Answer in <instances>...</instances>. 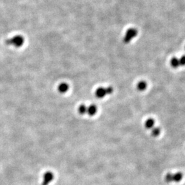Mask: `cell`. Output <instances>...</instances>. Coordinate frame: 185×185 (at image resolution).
I'll use <instances>...</instances> for the list:
<instances>
[{
  "instance_id": "ba28073f",
  "label": "cell",
  "mask_w": 185,
  "mask_h": 185,
  "mask_svg": "<svg viewBox=\"0 0 185 185\" xmlns=\"http://www.w3.org/2000/svg\"><path fill=\"white\" fill-rule=\"evenodd\" d=\"M183 178V175L180 172H177L173 174V182H179L182 180Z\"/></svg>"
},
{
  "instance_id": "9c48e42d",
  "label": "cell",
  "mask_w": 185,
  "mask_h": 185,
  "mask_svg": "<svg viewBox=\"0 0 185 185\" xmlns=\"http://www.w3.org/2000/svg\"><path fill=\"white\" fill-rule=\"evenodd\" d=\"M170 64L171 67L173 68H175V69H176V68L179 67L180 66V64L179 59L177 58L176 57H174L171 58V60L170 61Z\"/></svg>"
},
{
  "instance_id": "4fadbf2b",
  "label": "cell",
  "mask_w": 185,
  "mask_h": 185,
  "mask_svg": "<svg viewBox=\"0 0 185 185\" xmlns=\"http://www.w3.org/2000/svg\"><path fill=\"white\" fill-rule=\"evenodd\" d=\"M165 181L168 183L172 182H173V174L171 173H168L165 176Z\"/></svg>"
},
{
  "instance_id": "7c38bea8",
  "label": "cell",
  "mask_w": 185,
  "mask_h": 185,
  "mask_svg": "<svg viewBox=\"0 0 185 185\" xmlns=\"http://www.w3.org/2000/svg\"><path fill=\"white\" fill-rule=\"evenodd\" d=\"M87 112V107L85 105H80L78 108V113L80 115H84Z\"/></svg>"
},
{
  "instance_id": "3957f363",
  "label": "cell",
  "mask_w": 185,
  "mask_h": 185,
  "mask_svg": "<svg viewBox=\"0 0 185 185\" xmlns=\"http://www.w3.org/2000/svg\"><path fill=\"white\" fill-rule=\"evenodd\" d=\"M137 33H138V32L135 28H130L127 30L126 33H125L124 38H123V42L125 43H129L135 37H136Z\"/></svg>"
},
{
  "instance_id": "277c9868",
  "label": "cell",
  "mask_w": 185,
  "mask_h": 185,
  "mask_svg": "<svg viewBox=\"0 0 185 185\" xmlns=\"http://www.w3.org/2000/svg\"><path fill=\"white\" fill-rule=\"evenodd\" d=\"M54 174L51 171H47L44 174L43 176V182L42 185H48L50 182H52L54 180Z\"/></svg>"
},
{
  "instance_id": "5bb4252c",
  "label": "cell",
  "mask_w": 185,
  "mask_h": 185,
  "mask_svg": "<svg viewBox=\"0 0 185 185\" xmlns=\"http://www.w3.org/2000/svg\"><path fill=\"white\" fill-rule=\"evenodd\" d=\"M179 61L180 66H185V56H181L180 58H179Z\"/></svg>"
},
{
  "instance_id": "6da1fadb",
  "label": "cell",
  "mask_w": 185,
  "mask_h": 185,
  "mask_svg": "<svg viewBox=\"0 0 185 185\" xmlns=\"http://www.w3.org/2000/svg\"><path fill=\"white\" fill-rule=\"evenodd\" d=\"M6 43L8 45H13L15 47H20L24 43V38L21 35L15 36L11 39L6 40Z\"/></svg>"
},
{
  "instance_id": "5b68a950",
  "label": "cell",
  "mask_w": 185,
  "mask_h": 185,
  "mask_svg": "<svg viewBox=\"0 0 185 185\" xmlns=\"http://www.w3.org/2000/svg\"><path fill=\"white\" fill-rule=\"evenodd\" d=\"M97 111V106L94 104H91L89 106L87 107V112H86V113H87L89 116L92 117L94 116V115L96 114Z\"/></svg>"
},
{
  "instance_id": "30bf717a",
  "label": "cell",
  "mask_w": 185,
  "mask_h": 185,
  "mask_svg": "<svg viewBox=\"0 0 185 185\" xmlns=\"http://www.w3.org/2000/svg\"><path fill=\"white\" fill-rule=\"evenodd\" d=\"M147 86V83H146V82H145V81H140V82L137 84V88L139 91H143L146 89Z\"/></svg>"
},
{
  "instance_id": "52a82bcc",
  "label": "cell",
  "mask_w": 185,
  "mask_h": 185,
  "mask_svg": "<svg viewBox=\"0 0 185 185\" xmlns=\"http://www.w3.org/2000/svg\"><path fill=\"white\" fill-rule=\"evenodd\" d=\"M154 124H155V121H154V119L152 118H150L147 120H146L145 123V126L147 129H152L154 128Z\"/></svg>"
},
{
  "instance_id": "7a4b0ae2",
  "label": "cell",
  "mask_w": 185,
  "mask_h": 185,
  "mask_svg": "<svg viewBox=\"0 0 185 185\" xmlns=\"http://www.w3.org/2000/svg\"><path fill=\"white\" fill-rule=\"evenodd\" d=\"M113 92V89L111 86L108 87H99L95 91V96L97 98L101 99L108 95L111 94Z\"/></svg>"
},
{
  "instance_id": "8992f818",
  "label": "cell",
  "mask_w": 185,
  "mask_h": 185,
  "mask_svg": "<svg viewBox=\"0 0 185 185\" xmlns=\"http://www.w3.org/2000/svg\"><path fill=\"white\" fill-rule=\"evenodd\" d=\"M69 88V84L65 82H62L59 84L58 87V91L60 93H65L66 92H67L68 91Z\"/></svg>"
},
{
  "instance_id": "8fae6325",
  "label": "cell",
  "mask_w": 185,
  "mask_h": 185,
  "mask_svg": "<svg viewBox=\"0 0 185 185\" xmlns=\"http://www.w3.org/2000/svg\"><path fill=\"white\" fill-rule=\"evenodd\" d=\"M160 132L161 130L160 128H158V127H154V128L152 129V135L153 136V137H156L160 135Z\"/></svg>"
}]
</instances>
